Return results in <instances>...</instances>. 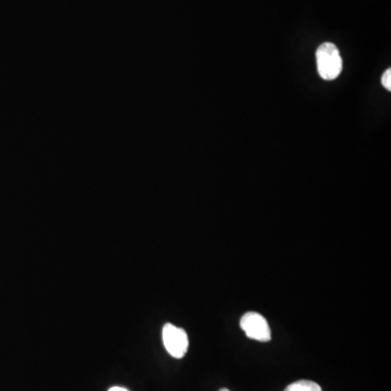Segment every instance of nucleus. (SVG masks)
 Instances as JSON below:
<instances>
[{"label":"nucleus","mask_w":391,"mask_h":391,"mask_svg":"<svg viewBox=\"0 0 391 391\" xmlns=\"http://www.w3.org/2000/svg\"><path fill=\"white\" fill-rule=\"evenodd\" d=\"M317 66L323 79H337L343 70V60L337 47L332 43H324L317 50Z\"/></svg>","instance_id":"f257e3e1"},{"label":"nucleus","mask_w":391,"mask_h":391,"mask_svg":"<svg viewBox=\"0 0 391 391\" xmlns=\"http://www.w3.org/2000/svg\"><path fill=\"white\" fill-rule=\"evenodd\" d=\"M162 339L166 351L173 358L182 359L188 350V336L183 328H177L173 324L164 325L162 330Z\"/></svg>","instance_id":"f03ea898"},{"label":"nucleus","mask_w":391,"mask_h":391,"mask_svg":"<svg viewBox=\"0 0 391 391\" xmlns=\"http://www.w3.org/2000/svg\"><path fill=\"white\" fill-rule=\"evenodd\" d=\"M241 326L247 337L250 339L268 343L271 340V328L265 317L260 313L247 312L241 320Z\"/></svg>","instance_id":"7ed1b4c3"},{"label":"nucleus","mask_w":391,"mask_h":391,"mask_svg":"<svg viewBox=\"0 0 391 391\" xmlns=\"http://www.w3.org/2000/svg\"><path fill=\"white\" fill-rule=\"evenodd\" d=\"M285 391H322L320 385L311 381H298L292 383Z\"/></svg>","instance_id":"20e7f679"},{"label":"nucleus","mask_w":391,"mask_h":391,"mask_svg":"<svg viewBox=\"0 0 391 391\" xmlns=\"http://www.w3.org/2000/svg\"><path fill=\"white\" fill-rule=\"evenodd\" d=\"M381 83H383V87L386 88L387 90L390 92L391 90V70H387L385 73H383V77H381Z\"/></svg>","instance_id":"39448f33"},{"label":"nucleus","mask_w":391,"mask_h":391,"mask_svg":"<svg viewBox=\"0 0 391 391\" xmlns=\"http://www.w3.org/2000/svg\"><path fill=\"white\" fill-rule=\"evenodd\" d=\"M109 391H128V389L122 388V387H112V388L109 389Z\"/></svg>","instance_id":"423d86ee"},{"label":"nucleus","mask_w":391,"mask_h":391,"mask_svg":"<svg viewBox=\"0 0 391 391\" xmlns=\"http://www.w3.org/2000/svg\"><path fill=\"white\" fill-rule=\"evenodd\" d=\"M220 391H230V390H228V389H226V388H222V389H221Z\"/></svg>","instance_id":"0eeeda50"}]
</instances>
